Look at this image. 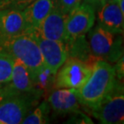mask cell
Returning a JSON list of instances; mask_svg holds the SVG:
<instances>
[{"label": "cell", "instance_id": "15", "mask_svg": "<svg viewBox=\"0 0 124 124\" xmlns=\"http://www.w3.org/2000/svg\"><path fill=\"white\" fill-rule=\"evenodd\" d=\"M10 83L19 92H33V79L30 72L20 61L16 58H14Z\"/></svg>", "mask_w": 124, "mask_h": 124}, {"label": "cell", "instance_id": "21", "mask_svg": "<svg viewBox=\"0 0 124 124\" xmlns=\"http://www.w3.org/2000/svg\"><path fill=\"white\" fill-rule=\"evenodd\" d=\"M19 93L20 92L16 90L10 82L0 84V104L7 98Z\"/></svg>", "mask_w": 124, "mask_h": 124}, {"label": "cell", "instance_id": "17", "mask_svg": "<svg viewBox=\"0 0 124 124\" xmlns=\"http://www.w3.org/2000/svg\"><path fill=\"white\" fill-rule=\"evenodd\" d=\"M50 106L46 100L32 108L25 116L21 123L23 124H45L49 123Z\"/></svg>", "mask_w": 124, "mask_h": 124}, {"label": "cell", "instance_id": "16", "mask_svg": "<svg viewBox=\"0 0 124 124\" xmlns=\"http://www.w3.org/2000/svg\"><path fill=\"white\" fill-rule=\"evenodd\" d=\"M56 73L44 66L33 77V93L47 98L54 88Z\"/></svg>", "mask_w": 124, "mask_h": 124}, {"label": "cell", "instance_id": "18", "mask_svg": "<svg viewBox=\"0 0 124 124\" xmlns=\"http://www.w3.org/2000/svg\"><path fill=\"white\" fill-rule=\"evenodd\" d=\"M14 57L0 52V84L10 82L11 79Z\"/></svg>", "mask_w": 124, "mask_h": 124}, {"label": "cell", "instance_id": "26", "mask_svg": "<svg viewBox=\"0 0 124 124\" xmlns=\"http://www.w3.org/2000/svg\"><path fill=\"white\" fill-rule=\"evenodd\" d=\"M117 3L121 11L124 14V0H117Z\"/></svg>", "mask_w": 124, "mask_h": 124}, {"label": "cell", "instance_id": "4", "mask_svg": "<svg viewBox=\"0 0 124 124\" xmlns=\"http://www.w3.org/2000/svg\"><path fill=\"white\" fill-rule=\"evenodd\" d=\"M90 112L103 124H123L124 123V90L122 81L115 78V84L108 94Z\"/></svg>", "mask_w": 124, "mask_h": 124}, {"label": "cell", "instance_id": "13", "mask_svg": "<svg viewBox=\"0 0 124 124\" xmlns=\"http://www.w3.org/2000/svg\"><path fill=\"white\" fill-rule=\"evenodd\" d=\"M26 23L22 11L15 9L0 10V31L7 37L24 34Z\"/></svg>", "mask_w": 124, "mask_h": 124}, {"label": "cell", "instance_id": "24", "mask_svg": "<svg viewBox=\"0 0 124 124\" xmlns=\"http://www.w3.org/2000/svg\"><path fill=\"white\" fill-rule=\"evenodd\" d=\"M10 37L5 36L4 35H2L0 31V52L2 53H5V49H6L7 41H8Z\"/></svg>", "mask_w": 124, "mask_h": 124}, {"label": "cell", "instance_id": "22", "mask_svg": "<svg viewBox=\"0 0 124 124\" xmlns=\"http://www.w3.org/2000/svg\"><path fill=\"white\" fill-rule=\"evenodd\" d=\"M72 114L73 115H71V118L65 122L66 123H93L90 118L80 110Z\"/></svg>", "mask_w": 124, "mask_h": 124}, {"label": "cell", "instance_id": "9", "mask_svg": "<svg viewBox=\"0 0 124 124\" xmlns=\"http://www.w3.org/2000/svg\"><path fill=\"white\" fill-rule=\"evenodd\" d=\"M36 41L40 50L44 64L54 73L68 57L65 44L64 42L52 40L34 34H29Z\"/></svg>", "mask_w": 124, "mask_h": 124}, {"label": "cell", "instance_id": "14", "mask_svg": "<svg viewBox=\"0 0 124 124\" xmlns=\"http://www.w3.org/2000/svg\"><path fill=\"white\" fill-rule=\"evenodd\" d=\"M64 44L68 56L77 58L92 66L95 61L99 60L91 53L85 35L73 39H68Z\"/></svg>", "mask_w": 124, "mask_h": 124}, {"label": "cell", "instance_id": "25", "mask_svg": "<svg viewBox=\"0 0 124 124\" xmlns=\"http://www.w3.org/2000/svg\"><path fill=\"white\" fill-rule=\"evenodd\" d=\"M106 1H107V0H85V2H88V3H90V5H92L93 7L94 4H97V3L102 4L103 2H105Z\"/></svg>", "mask_w": 124, "mask_h": 124}, {"label": "cell", "instance_id": "1", "mask_svg": "<svg viewBox=\"0 0 124 124\" xmlns=\"http://www.w3.org/2000/svg\"><path fill=\"white\" fill-rule=\"evenodd\" d=\"M115 78V69L110 63L101 59L95 61L89 79L75 90L80 104L89 110L98 106L112 89Z\"/></svg>", "mask_w": 124, "mask_h": 124}, {"label": "cell", "instance_id": "20", "mask_svg": "<svg viewBox=\"0 0 124 124\" xmlns=\"http://www.w3.org/2000/svg\"><path fill=\"white\" fill-rule=\"evenodd\" d=\"M81 1L82 0H56L55 1V5L62 13L67 16L69 12L76 8Z\"/></svg>", "mask_w": 124, "mask_h": 124}, {"label": "cell", "instance_id": "2", "mask_svg": "<svg viewBox=\"0 0 124 124\" xmlns=\"http://www.w3.org/2000/svg\"><path fill=\"white\" fill-rule=\"evenodd\" d=\"M88 32L89 47L96 58L111 64L115 63L123 56V34L110 31L99 24Z\"/></svg>", "mask_w": 124, "mask_h": 124}, {"label": "cell", "instance_id": "8", "mask_svg": "<svg viewBox=\"0 0 124 124\" xmlns=\"http://www.w3.org/2000/svg\"><path fill=\"white\" fill-rule=\"evenodd\" d=\"M65 18V15L62 13L54 3L52 11L45 17L39 28L28 34H34L48 39L65 43L69 39L66 31Z\"/></svg>", "mask_w": 124, "mask_h": 124}, {"label": "cell", "instance_id": "7", "mask_svg": "<svg viewBox=\"0 0 124 124\" xmlns=\"http://www.w3.org/2000/svg\"><path fill=\"white\" fill-rule=\"evenodd\" d=\"M95 9L86 2L80 3L66 16L65 27L69 39L84 36L93 28Z\"/></svg>", "mask_w": 124, "mask_h": 124}, {"label": "cell", "instance_id": "19", "mask_svg": "<svg viewBox=\"0 0 124 124\" xmlns=\"http://www.w3.org/2000/svg\"><path fill=\"white\" fill-rule=\"evenodd\" d=\"M35 0H0V10L15 9L23 11Z\"/></svg>", "mask_w": 124, "mask_h": 124}, {"label": "cell", "instance_id": "6", "mask_svg": "<svg viewBox=\"0 0 124 124\" xmlns=\"http://www.w3.org/2000/svg\"><path fill=\"white\" fill-rule=\"evenodd\" d=\"M93 66L77 58L68 56L56 73L54 88L76 90L88 80Z\"/></svg>", "mask_w": 124, "mask_h": 124}, {"label": "cell", "instance_id": "3", "mask_svg": "<svg viewBox=\"0 0 124 124\" xmlns=\"http://www.w3.org/2000/svg\"><path fill=\"white\" fill-rule=\"evenodd\" d=\"M5 53L20 61L28 69L32 78L44 65L38 44L29 34L10 37Z\"/></svg>", "mask_w": 124, "mask_h": 124}, {"label": "cell", "instance_id": "5", "mask_svg": "<svg viewBox=\"0 0 124 124\" xmlns=\"http://www.w3.org/2000/svg\"><path fill=\"white\" fill-rule=\"evenodd\" d=\"M40 98L33 92H20L0 104V124H19Z\"/></svg>", "mask_w": 124, "mask_h": 124}, {"label": "cell", "instance_id": "12", "mask_svg": "<svg viewBox=\"0 0 124 124\" xmlns=\"http://www.w3.org/2000/svg\"><path fill=\"white\" fill-rule=\"evenodd\" d=\"M55 0H35L23 12L26 23L25 33L36 31L54 7Z\"/></svg>", "mask_w": 124, "mask_h": 124}, {"label": "cell", "instance_id": "10", "mask_svg": "<svg viewBox=\"0 0 124 124\" xmlns=\"http://www.w3.org/2000/svg\"><path fill=\"white\" fill-rule=\"evenodd\" d=\"M50 108L58 115L72 114L80 110V102L75 90L67 88H56L47 96Z\"/></svg>", "mask_w": 124, "mask_h": 124}, {"label": "cell", "instance_id": "23", "mask_svg": "<svg viewBox=\"0 0 124 124\" xmlns=\"http://www.w3.org/2000/svg\"><path fill=\"white\" fill-rule=\"evenodd\" d=\"M123 56H122L119 60H118L115 62V65L114 66L115 69V78L119 81L123 80V76H124V68H123Z\"/></svg>", "mask_w": 124, "mask_h": 124}, {"label": "cell", "instance_id": "11", "mask_svg": "<svg viewBox=\"0 0 124 124\" xmlns=\"http://www.w3.org/2000/svg\"><path fill=\"white\" fill-rule=\"evenodd\" d=\"M98 24L115 33L123 34L124 14L117 3V0H107L101 4L98 11Z\"/></svg>", "mask_w": 124, "mask_h": 124}]
</instances>
